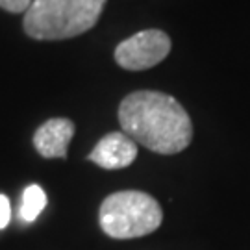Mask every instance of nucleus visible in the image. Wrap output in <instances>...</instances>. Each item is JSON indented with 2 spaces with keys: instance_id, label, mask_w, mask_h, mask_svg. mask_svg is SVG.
<instances>
[{
  "instance_id": "obj_1",
  "label": "nucleus",
  "mask_w": 250,
  "mask_h": 250,
  "mask_svg": "<svg viewBox=\"0 0 250 250\" xmlns=\"http://www.w3.org/2000/svg\"><path fill=\"white\" fill-rule=\"evenodd\" d=\"M123 132L148 150L178 154L193 139L191 117L178 100L160 91H134L119 106Z\"/></svg>"
},
{
  "instance_id": "obj_2",
  "label": "nucleus",
  "mask_w": 250,
  "mask_h": 250,
  "mask_svg": "<svg viewBox=\"0 0 250 250\" xmlns=\"http://www.w3.org/2000/svg\"><path fill=\"white\" fill-rule=\"evenodd\" d=\"M107 0H32L22 26L32 39L62 41L82 36L99 22Z\"/></svg>"
},
{
  "instance_id": "obj_3",
  "label": "nucleus",
  "mask_w": 250,
  "mask_h": 250,
  "mask_svg": "<svg viewBox=\"0 0 250 250\" xmlns=\"http://www.w3.org/2000/svg\"><path fill=\"white\" fill-rule=\"evenodd\" d=\"M163 221L158 200L143 191H119L104 198L99 211L102 232L113 239H134L156 232Z\"/></svg>"
},
{
  "instance_id": "obj_4",
  "label": "nucleus",
  "mask_w": 250,
  "mask_h": 250,
  "mask_svg": "<svg viewBox=\"0 0 250 250\" xmlns=\"http://www.w3.org/2000/svg\"><path fill=\"white\" fill-rule=\"evenodd\" d=\"M170 52V37L161 30H143L119 43L115 62L126 71H145L156 67Z\"/></svg>"
},
{
  "instance_id": "obj_5",
  "label": "nucleus",
  "mask_w": 250,
  "mask_h": 250,
  "mask_svg": "<svg viewBox=\"0 0 250 250\" xmlns=\"http://www.w3.org/2000/svg\"><path fill=\"white\" fill-rule=\"evenodd\" d=\"M137 158V145L125 132L106 134L99 143L93 146L87 160L102 169H125L132 165Z\"/></svg>"
},
{
  "instance_id": "obj_6",
  "label": "nucleus",
  "mask_w": 250,
  "mask_h": 250,
  "mask_svg": "<svg viewBox=\"0 0 250 250\" xmlns=\"http://www.w3.org/2000/svg\"><path fill=\"white\" fill-rule=\"evenodd\" d=\"M74 137L71 119H48L34 134V146L43 158H67V148Z\"/></svg>"
},
{
  "instance_id": "obj_7",
  "label": "nucleus",
  "mask_w": 250,
  "mask_h": 250,
  "mask_svg": "<svg viewBox=\"0 0 250 250\" xmlns=\"http://www.w3.org/2000/svg\"><path fill=\"white\" fill-rule=\"evenodd\" d=\"M46 206V193L43 191L41 186L37 184H30L24 191H22V202H21V209H19V217L22 223H34L41 211Z\"/></svg>"
},
{
  "instance_id": "obj_8",
  "label": "nucleus",
  "mask_w": 250,
  "mask_h": 250,
  "mask_svg": "<svg viewBox=\"0 0 250 250\" xmlns=\"http://www.w3.org/2000/svg\"><path fill=\"white\" fill-rule=\"evenodd\" d=\"M32 0H0V8L9 13H26Z\"/></svg>"
},
{
  "instance_id": "obj_9",
  "label": "nucleus",
  "mask_w": 250,
  "mask_h": 250,
  "mask_svg": "<svg viewBox=\"0 0 250 250\" xmlns=\"http://www.w3.org/2000/svg\"><path fill=\"white\" fill-rule=\"evenodd\" d=\"M11 219V206L6 195H0V230H4Z\"/></svg>"
}]
</instances>
